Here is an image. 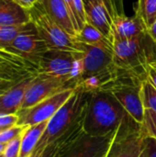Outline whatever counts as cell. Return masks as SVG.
<instances>
[{"mask_svg":"<svg viewBox=\"0 0 156 157\" xmlns=\"http://www.w3.org/2000/svg\"><path fill=\"white\" fill-rule=\"evenodd\" d=\"M131 116L108 91L91 93L86 111L83 129L93 137L111 135L117 128Z\"/></svg>","mask_w":156,"mask_h":157,"instance_id":"1","label":"cell"},{"mask_svg":"<svg viewBox=\"0 0 156 157\" xmlns=\"http://www.w3.org/2000/svg\"><path fill=\"white\" fill-rule=\"evenodd\" d=\"M90 96L91 93L84 91L80 86H76L73 96L48 121L46 130L31 155L39 154L84 121Z\"/></svg>","mask_w":156,"mask_h":157,"instance_id":"2","label":"cell"},{"mask_svg":"<svg viewBox=\"0 0 156 157\" xmlns=\"http://www.w3.org/2000/svg\"><path fill=\"white\" fill-rule=\"evenodd\" d=\"M113 61L115 66L146 78V68L156 62V44L148 32L128 40H113Z\"/></svg>","mask_w":156,"mask_h":157,"instance_id":"3","label":"cell"},{"mask_svg":"<svg viewBox=\"0 0 156 157\" xmlns=\"http://www.w3.org/2000/svg\"><path fill=\"white\" fill-rule=\"evenodd\" d=\"M143 80V78L136 75L118 69L117 76L102 89L109 92L140 125L144 116V108L141 99V85Z\"/></svg>","mask_w":156,"mask_h":157,"instance_id":"4","label":"cell"},{"mask_svg":"<svg viewBox=\"0 0 156 157\" xmlns=\"http://www.w3.org/2000/svg\"><path fill=\"white\" fill-rule=\"evenodd\" d=\"M30 19L49 50L81 52L80 42L65 31L44 10L40 2L29 9Z\"/></svg>","mask_w":156,"mask_h":157,"instance_id":"5","label":"cell"},{"mask_svg":"<svg viewBox=\"0 0 156 157\" xmlns=\"http://www.w3.org/2000/svg\"><path fill=\"white\" fill-rule=\"evenodd\" d=\"M103 157H145V134L131 117L113 132Z\"/></svg>","mask_w":156,"mask_h":157,"instance_id":"6","label":"cell"},{"mask_svg":"<svg viewBox=\"0 0 156 157\" xmlns=\"http://www.w3.org/2000/svg\"><path fill=\"white\" fill-rule=\"evenodd\" d=\"M80 45L82 50L81 80L96 75L115 76L117 75L118 68L114 64L113 50L81 42Z\"/></svg>","mask_w":156,"mask_h":157,"instance_id":"7","label":"cell"},{"mask_svg":"<svg viewBox=\"0 0 156 157\" xmlns=\"http://www.w3.org/2000/svg\"><path fill=\"white\" fill-rule=\"evenodd\" d=\"M75 88H66L40 101L33 107L25 109H20L17 113V125L32 126L50 121L51 118L73 96L75 91Z\"/></svg>","mask_w":156,"mask_h":157,"instance_id":"8","label":"cell"},{"mask_svg":"<svg viewBox=\"0 0 156 157\" xmlns=\"http://www.w3.org/2000/svg\"><path fill=\"white\" fill-rule=\"evenodd\" d=\"M79 53L69 51L48 50L40 61L39 74L74 83L72 81V73Z\"/></svg>","mask_w":156,"mask_h":157,"instance_id":"9","label":"cell"},{"mask_svg":"<svg viewBox=\"0 0 156 157\" xmlns=\"http://www.w3.org/2000/svg\"><path fill=\"white\" fill-rule=\"evenodd\" d=\"M76 86L77 85L65 79L38 74L26 92L21 109L33 107L62 90Z\"/></svg>","mask_w":156,"mask_h":157,"instance_id":"10","label":"cell"},{"mask_svg":"<svg viewBox=\"0 0 156 157\" xmlns=\"http://www.w3.org/2000/svg\"><path fill=\"white\" fill-rule=\"evenodd\" d=\"M6 49L16 52L38 66L41 57L49 50L32 22L28 24L27 28L18 34L13 43Z\"/></svg>","mask_w":156,"mask_h":157,"instance_id":"11","label":"cell"},{"mask_svg":"<svg viewBox=\"0 0 156 157\" xmlns=\"http://www.w3.org/2000/svg\"><path fill=\"white\" fill-rule=\"evenodd\" d=\"M112 134L93 137L84 133L65 146L57 157H103L108 148Z\"/></svg>","mask_w":156,"mask_h":157,"instance_id":"12","label":"cell"},{"mask_svg":"<svg viewBox=\"0 0 156 157\" xmlns=\"http://www.w3.org/2000/svg\"><path fill=\"white\" fill-rule=\"evenodd\" d=\"M86 22L93 25L112 40V12L106 0H84Z\"/></svg>","mask_w":156,"mask_h":157,"instance_id":"13","label":"cell"},{"mask_svg":"<svg viewBox=\"0 0 156 157\" xmlns=\"http://www.w3.org/2000/svg\"><path fill=\"white\" fill-rule=\"evenodd\" d=\"M112 40H128L147 32V28L140 17H127L112 12Z\"/></svg>","mask_w":156,"mask_h":157,"instance_id":"14","label":"cell"},{"mask_svg":"<svg viewBox=\"0 0 156 157\" xmlns=\"http://www.w3.org/2000/svg\"><path fill=\"white\" fill-rule=\"evenodd\" d=\"M46 13L71 36L78 33V28L64 0H40Z\"/></svg>","mask_w":156,"mask_h":157,"instance_id":"15","label":"cell"},{"mask_svg":"<svg viewBox=\"0 0 156 157\" xmlns=\"http://www.w3.org/2000/svg\"><path fill=\"white\" fill-rule=\"evenodd\" d=\"M36 75L29 77L0 94V115L17 114L21 109L28 88Z\"/></svg>","mask_w":156,"mask_h":157,"instance_id":"16","label":"cell"},{"mask_svg":"<svg viewBox=\"0 0 156 157\" xmlns=\"http://www.w3.org/2000/svg\"><path fill=\"white\" fill-rule=\"evenodd\" d=\"M31 22L29 9L15 0H0V26L24 25Z\"/></svg>","mask_w":156,"mask_h":157,"instance_id":"17","label":"cell"},{"mask_svg":"<svg viewBox=\"0 0 156 157\" xmlns=\"http://www.w3.org/2000/svg\"><path fill=\"white\" fill-rule=\"evenodd\" d=\"M74 39L77 42L93 46L105 47L113 50L112 40L107 38L101 31H99L97 28L88 22L84 25L80 31L74 36Z\"/></svg>","mask_w":156,"mask_h":157,"instance_id":"18","label":"cell"},{"mask_svg":"<svg viewBox=\"0 0 156 157\" xmlns=\"http://www.w3.org/2000/svg\"><path fill=\"white\" fill-rule=\"evenodd\" d=\"M83 123L84 121L78 124L76 127H74L67 133H65L63 136H62L54 143L46 146L39 154L29 157H57L65 146H67L70 143H72L73 141H74L75 139H77L78 137H80L82 134L85 133L83 129Z\"/></svg>","mask_w":156,"mask_h":157,"instance_id":"19","label":"cell"},{"mask_svg":"<svg viewBox=\"0 0 156 157\" xmlns=\"http://www.w3.org/2000/svg\"><path fill=\"white\" fill-rule=\"evenodd\" d=\"M48 121H44L36 125L27 127L22 136L18 157H29L32 155L40 137L42 136L43 132L46 130Z\"/></svg>","mask_w":156,"mask_h":157,"instance_id":"20","label":"cell"},{"mask_svg":"<svg viewBox=\"0 0 156 157\" xmlns=\"http://www.w3.org/2000/svg\"><path fill=\"white\" fill-rule=\"evenodd\" d=\"M136 15L141 17L148 29L156 20V0H138Z\"/></svg>","mask_w":156,"mask_h":157,"instance_id":"21","label":"cell"},{"mask_svg":"<svg viewBox=\"0 0 156 157\" xmlns=\"http://www.w3.org/2000/svg\"><path fill=\"white\" fill-rule=\"evenodd\" d=\"M141 99L144 109H151L156 112V88L147 79L142 81Z\"/></svg>","mask_w":156,"mask_h":157,"instance_id":"22","label":"cell"},{"mask_svg":"<svg viewBox=\"0 0 156 157\" xmlns=\"http://www.w3.org/2000/svg\"><path fill=\"white\" fill-rule=\"evenodd\" d=\"M29 23L16 26H0V48H8Z\"/></svg>","mask_w":156,"mask_h":157,"instance_id":"23","label":"cell"},{"mask_svg":"<svg viewBox=\"0 0 156 157\" xmlns=\"http://www.w3.org/2000/svg\"><path fill=\"white\" fill-rule=\"evenodd\" d=\"M141 127L146 137L156 140V112L151 109H144L143 121Z\"/></svg>","mask_w":156,"mask_h":157,"instance_id":"24","label":"cell"},{"mask_svg":"<svg viewBox=\"0 0 156 157\" xmlns=\"http://www.w3.org/2000/svg\"><path fill=\"white\" fill-rule=\"evenodd\" d=\"M27 127L28 126L16 125L6 130H4L2 132H0V144H8L9 142L19 136L21 133H23Z\"/></svg>","mask_w":156,"mask_h":157,"instance_id":"25","label":"cell"},{"mask_svg":"<svg viewBox=\"0 0 156 157\" xmlns=\"http://www.w3.org/2000/svg\"><path fill=\"white\" fill-rule=\"evenodd\" d=\"M25 132V131H24ZM24 133V132H23ZM23 133H21L19 136L6 144V146L5 148V151L3 152L4 157H18L20 152V145L22 141Z\"/></svg>","mask_w":156,"mask_h":157,"instance_id":"26","label":"cell"},{"mask_svg":"<svg viewBox=\"0 0 156 157\" xmlns=\"http://www.w3.org/2000/svg\"><path fill=\"white\" fill-rule=\"evenodd\" d=\"M18 115L17 114H6L0 115V128L6 130L13 126L17 125Z\"/></svg>","mask_w":156,"mask_h":157,"instance_id":"27","label":"cell"},{"mask_svg":"<svg viewBox=\"0 0 156 157\" xmlns=\"http://www.w3.org/2000/svg\"><path fill=\"white\" fill-rule=\"evenodd\" d=\"M145 157H156V140L145 136Z\"/></svg>","mask_w":156,"mask_h":157,"instance_id":"28","label":"cell"},{"mask_svg":"<svg viewBox=\"0 0 156 157\" xmlns=\"http://www.w3.org/2000/svg\"><path fill=\"white\" fill-rule=\"evenodd\" d=\"M146 79L156 88V62L148 64L146 68Z\"/></svg>","mask_w":156,"mask_h":157,"instance_id":"29","label":"cell"},{"mask_svg":"<svg viewBox=\"0 0 156 157\" xmlns=\"http://www.w3.org/2000/svg\"><path fill=\"white\" fill-rule=\"evenodd\" d=\"M16 2H17L20 6H22L23 7L29 9L31 8L34 5H36L40 0H15Z\"/></svg>","mask_w":156,"mask_h":157,"instance_id":"30","label":"cell"},{"mask_svg":"<svg viewBox=\"0 0 156 157\" xmlns=\"http://www.w3.org/2000/svg\"><path fill=\"white\" fill-rule=\"evenodd\" d=\"M147 32H148L149 36L152 38V40H154V42L156 44V20L154 22V24L147 29Z\"/></svg>","mask_w":156,"mask_h":157,"instance_id":"31","label":"cell"},{"mask_svg":"<svg viewBox=\"0 0 156 157\" xmlns=\"http://www.w3.org/2000/svg\"><path fill=\"white\" fill-rule=\"evenodd\" d=\"M6 146V144H0V155L3 154V152L5 151Z\"/></svg>","mask_w":156,"mask_h":157,"instance_id":"32","label":"cell"},{"mask_svg":"<svg viewBox=\"0 0 156 157\" xmlns=\"http://www.w3.org/2000/svg\"><path fill=\"white\" fill-rule=\"evenodd\" d=\"M3 131H4V130H3V129H2V128H0V132H3Z\"/></svg>","mask_w":156,"mask_h":157,"instance_id":"33","label":"cell"}]
</instances>
